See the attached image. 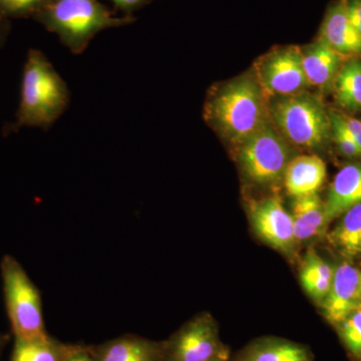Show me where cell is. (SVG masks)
<instances>
[{"instance_id":"obj_1","label":"cell","mask_w":361,"mask_h":361,"mask_svg":"<svg viewBox=\"0 0 361 361\" xmlns=\"http://www.w3.org/2000/svg\"><path fill=\"white\" fill-rule=\"evenodd\" d=\"M68 104L70 92L65 80L44 52L30 49L23 68L16 121L4 128V135L25 127L47 130L65 113Z\"/></svg>"},{"instance_id":"obj_2","label":"cell","mask_w":361,"mask_h":361,"mask_svg":"<svg viewBox=\"0 0 361 361\" xmlns=\"http://www.w3.org/2000/svg\"><path fill=\"white\" fill-rule=\"evenodd\" d=\"M205 114L217 132L238 147L270 120L265 92L251 75L218 90L207 103Z\"/></svg>"},{"instance_id":"obj_3","label":"cell","mask_w":361,"mask_h":361,"mask_svg":"<svg viewBox=\"0 0 361 361\" xmlns=\"http://www.w3.org/2000/svg\"><path fill=\"white\" fill-rule=\"evenodd\" d=\"M33 18L58 35L73 54H82L102 30L135 21L130 16H114L99 0H51Z\"/></svg>"},{"instance_id":"obj_4","label":"cell","mask_w":361,"mask_h":361,"mask_svg":"<svg viewBox=\"0 0 361 361\" xmlns=\"http://www.w3.org/2000/svg\"><path fill=\"white\" fill-rule=\"evenodd\" d=\"M4 301L16 341H37L49 338L42 314V295L39 288L11 255H4L0 263Z\"/></svg>"},{"instance_id":"obj_5","label":"cell","mask_w":361,"mask_h":361,"mask_svg":"<svg viewBox=\"0 0 361 361\" xmlns=\"http://www.w3.org/2000/svg\"><path fill=\"white\" fill-rule=\"evenodd\" d=\"M275 127L287 142L304 149L322 147L329 137L331 123L322 102L302 92L277 97L269 106Z\"/></svg>"},{"instance_id":"obj_6","label":"cell","mask_w":361,"mask_h":361,"mask_svg":"<svg viewBox=\"0 0 361 361\" xmlns=\"http://www.w3.org/2000/svg\"><path fill=\"white\" fill-rule=\"evenodd\" d=\"M290 155L287 140L268 122L240 145L238 160L249 179L267 185L283 179Z\"/></svg>"},{"instance_id":"obj_7","label":"cell","mask_w":361,"mask_h":361,"mask_svg":"<svg viewBox=\"0 0 361 361\" xmlns=\"http://www.w3.org/2000/svg\"><path fill=\"white\" fill-rule=\"evenodd\" d=\"M163 343L165 361H228L230 357L229 349L221 341L217 323L209 314L185 323Z\"/></svg>"},{"instance_id":"obj_8","label":"cell","mask_w":361,"mask_h":361,"mask_svg":"<svg viewBox=\"0 0 361 361\" xmlns=\"http://www.w3.org/2000/svg\"><path fill=\"white\" fill-rule=\"evenodd\" d=\"M257 80L269 96L289 97L305 92L310 84L304 71L302 49L290 45L266 54L258 65Z\"/></svg>"},{"instance_id":"obj_9","label":"cell","mask_w":361,"mask_h":361,"mask_svg":"<svg viewBox=\"0 0 361 361\" xmlns=\"http://www.w3.org/2000/svg\"><path fill=\"white\" fill-rule=\"evenodd\" d=\"M249 216L256 234L265 243L286 255L295 251L293 220L278 197L253 202Z\"/></svg>"},{"instance_id":"obj_10","label":"cell","mask_w":361,"mask_h":361,"mask_svg":"<svg viewBox=\"0 0 361 361\" xmlns=\"http://www.w3.org/2000/svg\"><path fill=\"white\" fill-rule=\"evenodd\" d=\"M322 305L327 322L336 326L353 311L361 308L360 271L348 263L337 267Z\"/></svg>"},{"instance_id":"obj_11","label":"cell","mask_w":361,"mask_h":361,"mask_svg":"<svg viewBox=\"0 0 361 361\" xmlns=\"http://www.w3.org/2000/svg\"><path fill=\"white\" fill-rule=\"evenodd\" d=\"M87 348L96 361H165L163 341L135 334H125Z\"/></svg>"},{"instance_id":"obj_12","label":"cell","mask_w":361,"mask_h":361,"mask_svg":"<svg viewBox=\"0 0 361 361\" xmlns=\"http://www.w3.org/2000/svg\"><path fill=\"white\" fill-rule=\"evenodd\" d=\"M320 40L341 54H361V35L348 18L346 0H338L325 14Z\"/></svg>"},{"instance_id":"obj_13","label":"cell","mask_w":361,"mask_h":361,"mask_svg":"<svg viewBox=\"0 0 361 361\" xmlns=\"http://www.w3.org/2000/svg\"><path fill=\"white\" fill-rule=\"evenodd\" d=\"M325 179L326 165L316 155H301L291 159L283 175L287 194L294 198L317 194Z\"/></svg>"},{"instance_id":"obj_14","label":"cell","mask_w":361,"mask_h":361,"mask_svg":"<svg viewBox=\"0 0 361 361\" xmlns=\"http://www.w3.org/2000/svg\"><path fill=\"white\" fill-rule=\"evenodd\" d=\"M313 353L304 344L278 337H262L250 342L232 361H313Z\"/></svg>"},{"instance_id":"obj_15","label":"cell","mask_w":361,"mask_h":361,"mask_svg":"<svg viewBox=\"0 0 361 361\" xmlns=\"http://www.w3.org/2000/svg\"><path fill=\"white\" fill-rule=\"evenodd\" d=\"M361 203V165L351 164L337 173L325 202L327 224Z\"/></svg>"},{"instance_id":"obj_16","label":"cell","mask_w":361,"mask_h":361,"mask_svg":"<svg viewBox=\"0 0 361 361\" xmlns=\"http://www.w3.org/2000/svg\"><path fill=\"white\" fill-rule=\"evenodd\" d=\"M342 56L320 39L306 47L302 61L308 84L319 87L331 84L342 66Z\"/></svg>"},{"instance_id":"obj_17","label":"cell","mask_w":361,"mask_h":361,"mask_svg":"<svg viewBox=\"0 0 361 361\" xmlns=\"http://www.w3.org/2000/svg\"><path fill=\"white\" fill-rule=\"evenodd\" d=\"M291 216L297 243L315 238L327 225L325 204L318 194L295 198Z\"/></svg>"},{"instance_id":"obj_18","label":"cell","mask_w":361,"mask_h":361,"mask_svg":"<svg viewBox=\"0 0 361 361\" xmlns=\"http://www.w3.org/2000/svg\"><path fill=\"white\" fill-rule=\"evenodd\" d=\"M334 271L329 263L314 250L307 252L300 269V280L304 290L315 300L322 303L331 287Z\"/></svg>"},{"instance_id":"obj_19","label":"cell","mask_w":361,"mask_h":361,"mask_svg":"<svg viewBox=\"0 0 361 361\" xmlns=\"http://www.w3.org/2000/svg\"><path fill=\"white\" fill-rule=\"evenodd\" d=\"M73 344L49 336L44 341H23L14 339L11 361H66Z\"/></svg>"},{"instance_id":"obj_20","label":"cell","mask_w":361,"mask_h":361,"mask_svg":"<svg viewBox=\"0 0 361 361\" xmlns=\"http://www.w3.org/2000/svg\"><path fill=\"white\" fill-rule=\"evenodd\" d=\"M329 240L348 257L361 255V203L343 214L339 224L330 233Z\"/></svg>"},{"instance_id":"obj_21","label":"cell","mask_w":361,"mask_h":361,"mask_svg":"<svg viewBox=\"0 0 361 361\" xmlns=\"http://www.w3.org/2000/svg\"><path fill=\"white\" fill-rule=\"evenodd\" d=\"M337 103L349 111L361 110V61L351 59L344 63L334 80Z\"/></svg>"},{"instance_id":"obj_22","label":"cell","mask_w":361,"mask_h":361,"mask_svg":"<svg viewBox=\"0 0 361 361\" xmlns=\"http://www.w3.org/2000/svg\"><path fill=\"white\" fill-rule=\"evenodd\" d=\"M342 341L351 355L360 357L361 355V308L349 314L337 325Z\"/></svg>"},{"instance_id":"obj_23","label":"cell","mask_w":361,"mask_h":361,"mask_svg":"<svg viewBox=\"0 0 361 361\" xmlns=\"http://www.w3.org/2000/svg\"><path fill=\"white\" fill-rule=\"evenodd\" d=\"M51 0H0V13L6 18H35Z\"/></svg>"},{"instance_id":"obj_24","label":"cell","mask_w":361,"mask_h":361,"mask_svg":"<svg viewBox=\"0 0 361 361\" xmlns=\"http://www.w3.org/2000/svg\"><path fill=\"white\" fill-rule=\"evenodd\" d=\"M330 116V123H331L332 135L334 141L341 149L343 155L350 157V158H361V151L353 135L346 126L342 121L341 114H331Z\"/></svg>"},{"instance_id":"obj_25","label":"cell","mask_w":361,"mask_h":361,"mask_svg":"<svg viewBox=\"0 0 361 361\" xmlns=\"http://www.w3.org/2000/svg\"><path fill=\"white\" fill-rule=\"evenodd\" d=\"M349 20L361 35V0H346Z\"/></svg>"},{"instance_id":"obj_26","label":"cell","mask_w":361,"mask_h":361,"mask_svg":"<svg viewBox=\"0 0 361 361\" xmlns=\"http://www.w3.org/2000/svg\"><path fill=\"white\" fill-rule=\"evenodd\" d=\"M342 121H343L344 125L348 128L349 133L353 135V140H355L356 145L361 151V122L360 121L356 120L353 116L348 115H341Z\"/></svg>"},{"instance_id":"obj_27","label":"cell","mask_w":361,"mask_h":361,"mask_svg":"<svg viewBox=\"0 0 361 361\" xmlns=\"http://www.w3.org/2000/svg\"><path fill=\"white\" fill-rule=\"evenodd\" d=\"M115 4L116 8L125 11L126 13H132L133 11L146 6L149 0H111Z\"/></svg>"},{"instance_id":"obj_28","label":"cell","mask_w":361,"mask_h":361,"mask_svg":"<svg viewBox=\"0 0 361 361\" xmlns=\"http://www.w3.org/2000/svg\"><path fill=\"white\" fill-rule=\"evenodd\" d=\"M66 361H96L94 360L89 350H87V345H82V344H73V348L71 349L70 355L66 357Z\"/></svg>"},{"instance_id":"obj_29","label":"cell","mask_w":361,"mask_h":361,"mask_svg":"<svg viewBox=\"0 0 361 361\" xmlns=\"http://www.w3.org/2000/svg\"><path fill=\"white\" fill-rule=\"evenodd\" d=\"M9 30H11V23L8 18L0 13V49L6 44Z\"/></svg>"},{"instance_id":"obj_30","label":"cell","mask_w":361,"mask_h":361,"mask_svg":"<svg viewBox=\"0 0 361 361\" xmlns=\"http://www.w3.org/2000/svg\"><path fill=\"white\" fill-rule=\"evenodd\" d=\"M9 341H11V336L9 334H0V357H1L2 353H4V348L8 344Z\"/></svg>"},{"instance_id":"obj_31","label":"cell","mask_w":361,"mask_h":361,"mask_svg":"<svg viewBox=\"0 0 361 361\" xmlns=\"http://www.w3.org/2000/svg\"><path fill=\"white\" fill-rule=\"evenodd\" d=\"M360 292L361 295V271H360Z\"/></svg>"},{"instance_id":"obj_32","label":"cell","mask_w":361,"mask_h":361,"mask_svg":"<svg viewBox=\"0 0 361 361\" xmlns=\"http://www.w3.org/2000/svg\"><path fill=\"white\" fill-rule=\"evenodd\" d=\"M358 360H360L361 361V355H360V357H358Z\"/></svg>"},{"instance_id":"obj_33","label":"cell","mask_w":361,"mask_h":361,"mask_svg":"<svg viewBox=\"0 0 361 361\" xmlns=\"http://www.w3.org/2000/svg\"><path fill=\"white\" fill-rule=\"evenodd\" d=\"M219 361H224V360H219Z\"/></svg>"}]
</instances>
